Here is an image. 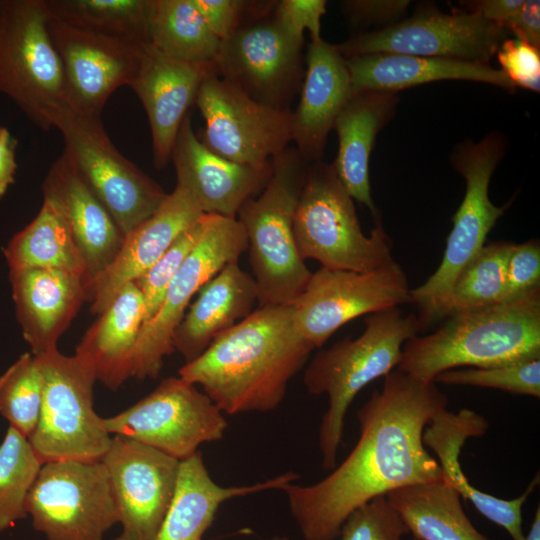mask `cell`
Here are the masks:
<instances>
[{"mask_svg":"<svg viewBox=\"0 0 540 540\" xmlns=\"http://www.w3.org/2000/svg\"><path fill=\"white\" fill-rule=\"evenodd\" d=\"M447 405L436 383L398 370L384 376L382 387L357 410L359 437L347 457L320 481L290 483L281 490L303 539L336 540L349 515L372 499L404 486L444 481L422 435Z\"/></svg>","mask_w":540,"mask_h":540,"instance_id":"obj_1","label":"cell"},{"mask_svg":"<svg viewBox=\"0 0 540 540\" xmlns=\"http://www.w3.org/2000/svg\"><path fill=\"white\" fill-rule=\"evenodd\" d=\"M314 349L297 331L292 305H266L218 335L178 373L224 414L265 413L281 404Z\"/></svg>","mask_w":540,"mask_h":540,"instance_id":"obj_2","label":"cell"},{"mask_svg":"<svg viewBox=\"0 0 540 540\" xmlns=\"http://www.w3.org/2000/svg\"><path fill=\"white\" fill-rule=\"evenodd\" d=\"M435 332L410 338L397 370L424 383L444 371L540 357V289L512 301L458 312Z\"/></svg>","mask_w":540,"mask_h":540,"instance_id":"obj_3","label":"cell"},{"mask_svg":"<svg viewBox=\"0 0 540 540\" xmlns=\"http://www.w3.org/2000/svg\"><path fill=\"white\" fill-rule=\"evenodd\" d=\"M357 338L346 337L319 350L305 368L310 394L327 395L328 407L318 429L322 467L332 470L343 439L345 417L356 395L369 383L397 367L404 344L421 331L417 314L400 307L365 316Z\"/></svg>","mask_w":540,"mask_h":540,"instance_id":"obj_4","label":"cell"},{"mask_svg":"<svg viewBox=\"0 0 540 540\" xmlns=\"http://www.w3.org/2000/svg\"><path fill=\"white\" fill-rule=\"evenodd\" d=\"M309 164L295 147L288 146L271 159V175L260 195L246 201L238 212L248 241L259 307L291 305L312 275L293 233Z\"/></svg>","mask_w":540,"mask_h":540,"instance_id":"obj_5","label":"cell"},{"mask_svg":"<svg viewBox=\"0 0 540 540\" xmlns=\"http://www.w3.org/2000/svg\"><path fill=\"white\" fill-rule=\"evenodd\" d=\"M366 236L353 198L332 163H310L293 221L297 250L303 260L314 259L332 270L368 272L392 261V241L380 215Z\"/></svg>","mask_w":540,"mask_h":540,"instance_id":"obj_6","label":"cell"},{"mask_svg":"<svg viewBox=\"0 0 540 540\" xmlns=\"http://www.w3.org/2000/svg\"><path fill=\"white\" fill-rule=\"evenodd\" d=\"M504 151V140L496 133L479 142H463L454 150L452 164L465 180V194L453 216V227L439 267L423 284L411 289L421 331L444 318L457 275L486 244L489 232L509 206V203L501 207L494 205L488 193L492 174Z\"/></svg>","mask_w":540,"mask_h":540,"instance_id":"obj_7","label":"cell"},{"mask_svg":"<svg viewBox=\"0 0 540 540\" xmlns=\"http://www.w3.org/2000/svg\"><path fill=\"white\" fill-rule=\"evenodd\" d=\"M49 15L45 0L0 1V92L45 130L67 105L63 66L48 31Z\"/></svg>","mask_w":540,"mask_h":540,"instance_id":"obj_8","label":"cell"},{"mask_svg":"<svg viewBox=\"0 0 540 540\" xmlns=\"http://www.w3.org/2000/svg\"><path fill=\"white\" fill-rule=\"evenodd\" d=\"M43 394L40 414L28 438L43 463L101 460L111 435L94 410L93 371L76 355L52 350L41 356Z\"/></svg>","mask_w":540,"mask_h":540,"instance_id":"obj_9","label":"cell"},{"mask_svg":"<svg viewBox=\"0 0 540 540\" xmlns=\"http://www.w3.org/2000/svg\"><path fill=\"white\" fill-rule=\"evenodd\" d=\"M52 127L61 132L64 151L123 236L165 200L167 193L162 187L113 145L101 117L84 115L64 105L54 115Z\"/></svg>","mask_w":540,"mask_h":540,"instance_id":"obj_10","label":"cell"},{"mask_svg":"<svg viewBox=\"0 0 540 540\" xmlns=\"http://www.w3.org/2000/svg\"><path fill=\"white\" fill-rule=\"evenodd\" d=\"M33 528L47 540H104L119 524L107 469L101 460L43 463L26 501Z\"/></svg>","mask_w":540,"mask_h":540,"instance_id":"obj_11","label":"cell"},{"mask_svg":"<svg viewBox=\"0 0 540 540\" xmlns=\"http://www.w3.org/2000/svg\"><path fill=\"white\" fill-rule=\"evenodd\" d=\"M102 421L110 435L133 439L178 461L204 443L221 440L228 427L211 399L179 376L164 379L137 403Z\"/></svg>","mask_w":540,"mask_h":540,"instance_id":"obj_12","label":"cell"},{"mask_svg":"<svg viewBox=\"0 0 540 540\" xmlns=\"http://www.w3.org/2000/svg\"><path fill=\"white\" fill-rule=\"evenodd\" d=\"M247 248L246 233L237 218L207 214L203 235L169 283L156 314L142 325L130 378L158 377L164 358L174 351L172 336L192 297L225 265L238 261Z\"/></svg>","mask_w":540,"mask_h":540,"instance_id":"obj_13","label":"cell"},{"mask_svg":"<svg viewBox=\"0 0 540 540\" xmlns=\"http://www.w3.org/2000/svg\"><path fill=\"white\" fill-rule=\"evenodd\" d=\"M195 104L205 122L198 139L233 162L269 169L292 141V110L263 105L216 73L203 80Z\"/></svg>","mask_w":540,"mask_h":540,"instance_id":"obj_14","label":"cell"},{"mask_svg":"<svg viewBox=\"0 0 540 540\" xmlns=\"http://www.w3.org/2000/svg\"><path fill=\"white\" fill-rule=\"evenodd\" d=\"M411 302L408 278L392 261L368 272L321 267L291 305L297 331L316 349L355 318Z\"/></svg>","mask_w":540,"mask_h":540,"instance_id":"obj_15","label":"cell"},{"mask_svg":"<svg viewBox=\"0 0 540 540\" xmlns=\"http://www.w3.org/2000/svg\"><path fill=\"white\" fill-rule=\"evenodd\" d=\"M303 46L272 12L220 42L216 73L263 105L291 110L305 74Z\"/></svg>","mask_w":540,"mask_h":540,"instance_id":"obj_16","label":"cell"},{"mask_svg":"<svg viewBox=\"0 0 540 540\" xmlns=\"http://www.w3.org/2000/svg\"><path fill=\"white\" fill-rule=\"evenodd\" d=\"M509 32L470 11L444 13L423 8L386 27L336 44L344 58L374 53L489 63Z\"/></svg>","mask_w":540,"mask_h":540,"instance_id":"obj_17","label":"cell"},{"mask_svg":"<svg viewBox=\"0 0 540 540\" xmlns=\"http://www.w3.org/2000/svg\"><path fill=\"white\" fill-rule=\"evenodd\" d=\"M101 461L121 526L114 540H154L175 493L180 461L120 435L111 438Z\"/></svg>","mask_w":540,"mask_h":540,"instance_id":"obj_18","label":"cell"},{"mask_svg":"<svg viewBox=\"0 0 540 540\" xmlns=\"http://www.w3.org/2000/svg\"><path fill=\"white\" fill-rule=\"evenodd\" d=\"M47 26L63 66L67 106L101 117L111 94L133 81L145 45L138 47L76 28L51 13Z\"/></svg>","mask_w":540,"mask_h":540,"instance_id":"obj_19","label":"cell"},{"mask_svg":"<svg viewBox=\"0 0 540 540\" xmlns=\"http://www.w3.org/2000/svg\"><path fill=\"white\" fill-rule=\"evenodd\" d=\"M211 73H216L214 62L180 61L150 44L143 47L138 71L129 87L146 111L156 168H164L170 162L182 121L203 80Z\"/></svg>","mask_w":540,"mask_h":540,"instance_id":"obj_20","label":"cell"},{"mask_svg":"<svg viewBox=\"0 0 540 540\" xmlns=\"http://www.w3.org/2000/svg\"><path fill=\"white\" fill-rule=\"evenodd\" d=\"M170 161L177 185L192 196L203 213L229 218H237L241 207L263 190L271 175V167L259 170L209 150L198 139L189 114L179 128Z\"/></svg>","mask_w":540,"mask_h":540,"instance_id":"obj_21","label":"cell"},{"mask_svg":"<svg viewBox=\"0 0 540 540\" xmlns=\"http://www.w3.org/2000/svg\"><path fill=\"white\" fill-rule=\"evenodd\" d=\"M42 190L43 198L57 206L70 230L85 263L90 291L114 261L124 236L65 151L52 164Z\"/></svg>","mask_w":540,"mask_h":540,"instance_id":"obj_22","label":"cell"},{"mask_svg":"<svg viewBox=\"0 0 540 540\" xmlns=\"http://www.w3.org/2000/svg\"><path fill=\"white\" fill-rule=\"evenodd\" d=\"M203 214L192 196L176 185L150 217L124 236L114 261L92 283L91 312L102 313L126 284L142 276Z\"/></svg>","mask_w":540,"mask_h":540,"instance_id":"obj_23","label":"cell"},{"mask_svg":"<svg viewBox=\"0 0 540 540\" xmlns=\"http://www.w3.org/2000/svg\"><path fill=\"white\" fill-rule=\"evenodd\" d=\"M488 427V421L471 409L463 408L454 413L446 408L425 427L422 441L437 456L444 482L460 497L469 500L485 518L505 529L512 540H525L522 507L538 486L539 473L521 495L506 500L474 487L460 466L459 457L465 442L471 437L484 435Z\"/></svg>","mask_w":540,"mask_h":540,"instance_id":"obj_24","label":"cell"},{"mask_svg":"<svg viewBox=\"0 0 540 540\" xmlns=\"http://www.w3.org/2000/svg\"><path fill=\"white\" fill-rule=\"evenodd\" d=\"M300 98L292 111V141L308 163L322 160L329 132L352 95L345 58L336 44L311 41L305 56Z\"/></svg>","mask_w":540,"mask_h":540,"instance_id":"obj_25","label":"cell"},{"mask_svg":"<svg viewBox=\"0 0 540 540\" xmlns=\"http://www.w3.org/2000/svg\"><path fill=\"white\" fill-rule=\"evenodd\" d=\"M12 298L22 335L31 353L41 356L57 342L88 300L86 279L66 271L31 268L9 273Z\"/></svg>","mask_w":540,"mask_h":540,"instance_id":"obj_26","label":"cell"},{"mask_svg":"<svg viewBox=\"0 0 540 540\" xmlns=\"http://www.w3.org/2000/svg\"><path fill=\"white\" fill-rule=\"evenodd\" d=\"M298 478V474L290 471L251 485L221 486L210 476L198 451L180 461L175 493L154 540H203L224 502L282 490Z\"/></svg>","mask_w":540,"mask_h":540,"instance_id":"obj_27","label":"cell"},{"mask_svg":"<svg viewBox=\"0 0 540 540\" xmlns=\"http://www.w3.org/2000/svg\"><path fill=\"white\" fill-rule=\"evenodd\" d=\"M258 287L238 261L225 265L198 292L172 336L186 363L201 355L221 333L254 311Z\"/></svg>","mask_w":540,"mask_h":540,"instance_id":"obj_28","label":"cell"},{"mask_svg":"<svg viewBox=\"0 0 540 540\" xmlns=\"http://www.w3.org/2000/svg\"><path fill=\"white\" fill-rule=\"evenodd\" d=\"M352 93L365 90L397 93L399 90L441 80L482 82L515 91V86L490 63L374 53L345 58Z\"/></svg>","mask_w":540,"mask_h":540,"instance_id":"obj_29","label":"cell"},{"mask_svg":"<svg viewBox=\"0 0 540 540\" xmlns=\"http://www.w3.org/2000/svg\"><path fill=\"white\" fill-rule=\"evenodd\" d=\"M398 101L394 92L352 93L333 125L339 143L332 163L337 176L351 197L365 205L374 218L380 214L371 196L370 155L377 134L393 117Z\"/></svg>","mask_w":540,"mask_h":540,"instance_id":"obj_30","label":"cell"},{"mask_svg":"<svg viewBox=\"0 0 540 540\" xmlns=\"http://www.w3.org/2000/svg\"><path fill=\"white\" fill-rule=\"evenodd\" d=\"M144 300L134 282L126 284L99 314L76 347L75 355L96 380L116 391L130 378V364L144 323Z\"/></svg>","mask_w":540,"mask_h":540,"instance_id":"obj_31","label":"cell"},{"mask_svg":"<svg viewBox=\"0 0 540 540\" xmlns=\"http://www.w3.org/2000/svg\"><path fill=\"white\" fill-rule=\"evenodd\" d=\"M417 540H491L467 517L461 497L446 482L404 486L386 495Z\"/></svg>","mask_w":540,"mask_h":540,"instance_id":"obj_32","label":"cell"},{"mask_svg":"<svg viewBox=\"0 0 540 540\" xmlns=\"http://www.w3.org/2000/svg\"><path fill=\"white\" fill-rule=\"evenodd\" d=\"M4 256L9 273L52 269L82 275L87 282L85 263L70 230L57 206L46 198L37 216L11 238Z\"/></svg>","mask_w":540,"mask_h":540,"instance_id":"obj_33","label":"cell"},{"mask_svg":"<svg viewBox=\"0 0 540 540\" xmlns=\"http://www.w3.org/2000/svg\"><path fill=\"white\" fill-rule=\"evenodd\" d=\"M49 12L82 30L142 47L149 44L153 0H45Z\"/></svg>","mask_w":540,"mask_h":540,"instance_id":"obj_34","label":"cell"},{"mask_svg":"<svg viewBox=\"0 0 540 540\" xmlns=\"http://www.w3.org/2000/svg\"><path fill=\"white\" fill-rule=\"evenodd\" d=\"M220 40L212 33L193 0H153L149 44L185 62H214Z\"/></svg>","mask_w":540,"mask_h":540,"instance_id":"obj_35","label":"cell"},{"mask_svg":"<svg viewBox=\"0 0 540 540\" xmlns=\"http://www.w3.org/2000/svg\"><path fill=\"white\" fill-rule=\"evenodd\" d=\"M510 242H490L463 267L451 287L444 318L504 302Z\"/></svg>","mask_w":540,"mask_h":540,"instance_id":"obj_36","label":"cell"},{"mask_svg":"<svg viewBox=\"0 0 540 540\" xmlns=\"http://www.w3.org/2000/svg\"><path fill=\"white\" fill-rule=\"evenodd\" d=\"M42 465L28 438L9 426L0 444V533L28 516L27 497Z\"/></svg>","mask_w":540,"mask_h":540,"instance_id":"obj_37","label":"cell"},{"mask_svg":"<svg viewBox=\"0 0 540 540\" xmlns=\"http://www.w3.org/2000/svg\"><path fill=\"white\" fill-rule=\"evenodd\" d=\"M42 394L40 360L26 352L0 376V414L29 438L38 422Z\"/></svg>","mask_w":540,"mask_h":540,"instance_id":"obj_38","label":"cell"},{"mask_svg":"<svg viewBox=\"0 0 540 540\" xmlns=\"http://www.w3.org/2000/svg\"><path fill=\"white\" fill-rule=\"evenodd\" d=\"M435 383L494 388L540 397V357L489 367L451 369L439 374Z\"/></svg>","mask_w":540,"mask_h":540,"instance_id":"obj_39","label":"cell"},{"mask_svg":"<svg viewBox=\"0 0 540 540\" xmlns=\"http://www.w3.org/2000/svg\"><path fill=\"white\" fill-rule=\"evenodd\" d=\"M206 225L207 214L204 213L195 223L180 233L161 257L134 281L144 300V323L158 311L169 283L197 245Z\"/></svg>","mask_w":540,"mask_h":540,"instance_id":"obj_40","label":"cell"},{"mask_svg":"<svg viewBox=\"0 0 540 540\" xmlns=\"http://www.w3.org/2000/svg\"><path fill=\"white\" fill-rule=\"evenodd\" d=\"M409 530L386 496L352 512L342 525L340 540H402Z\"/></svg>","mask_w":540,"mask_h":540,"instance_id":"obj_41","label":"cell"},{"mask_svg":"<svg viewBox=\"0 0 540 540\" xmlns=\"http://www.w3.org/2000/svg\"><path fill=\"white\" fill-rule=\"evenodd\" d=\"M212 33L224 40L239 29L271 14L277 1L193 0Z\"/></svg>","mask_w":540,"mask_h":540,"instance_id":"obj_42","label":"cell"},{"mask_svg":"<svg viewBox=\"0 0 540 540\" xmlns=\"http://www.w3.org/2000/svg\"><path fill=\"white\" fill-rule=\"evenodd\" d=\"M540 289L539 241L512 243L506 261L504 302Z\"/></svg>","mask_w":540,"mask_h":540,"instance_id":"obj_43","label":"cell"},{"mask_svg":"<svg viewBox=\"0 0 540 540\" xmlns=\"http://www.w3.org/2000/svg\"><path fill=\"white\" fill-rule=\"evenodd\" d=\"M497 59L501 71L513 83L524 89L540 90V50L518 38H507L499 46Z\"/></svg>","mask_w":540,"mask_h":540,"instance_id":"obj_44","label":"cell"},{"mask_svg":"<svg viewBox=\"0 0 540 540\" xmlns=\"http://www.w3.org/2000/svg\"><path fill=\"white\" fill-rule=\"evenodd\" d=\"M325 0H280L274 16L292 35L304 39L307 30L311 41L321 39V18L326 13Z\"/></svg>","mask_w":540,"mask_h":540,"instance_id":"obj_45","label":"cell"},{"mask_svg":"<svg viewBox=\"0 0 540 540\" xmlns=\"http://www.w3.org/2000/svg\"><path fill=\"white\" fill-rule=\"evenodd\" d=\"M409 5L407 0H348L341 9L351 23L386 27L398 22Z\"/></svg>","mask_w":540,"mask_h":540,"instance_id":"obj_46","label":"cell"},{"mask_svg":"<svg viewBox=\"0 0 540 540\" xmlns=\"http://www.w3.org/2000/svg\"><path fill=\"white\" fill-rule=\"evenodd\" d=\"M515 38L540 47V2L525 0L519 13L506 26Z\"/></svg>","mask_w":540,"mask_h":540,"instance_id":"obj_47","label":"cell"},{"mask_svg":"<svg viewBox=\"0 0 540 540\" xmlns=\"http://www.w3.org/2000/svg\"><path fill=\"white\" fill-rule=\"evenodd\" d=\"M525 0H478L464 1L467 11L480 15L487 21L506 29L510 21L519 13Z\"/></svg>","mask_w":540,"mask_h":540,"instance_id":"obj_48","label":"cell"},{"mask_svg":"<svg viewBox=\"0 0 540 540\" xmlns=\"http://www.w3.org/2000/svg\"><path fill=\"white\" fill-rule=\"evenodd\" d=\"M17 141L10 132L0 126V198L14 182L17 168L15 159Z\"/></svg>","mask_w":540,"mask_h":540,"instance_id":"obj_49","label":"cell"},{"mask_svg":"<svg viewBox=\"0 0 540 540\" xmlns=\"http://www.w3.org/2000/svg\"><path fill=\"white\" fill-rule=\"evenodd\" d=\"M525 540H540V508L536 509L534 519Z\"/></svg>","mask_w":540,"mask_h":540,"instance_id":"obj_50","label":"cell"},{"mask_svg":"<svg viewBox=\"0 0 540 540\" xmlns=\"http://www.w3.org/2000/svg\"><path fill=\"white\" fill-rule=\"evenodd\" d=\"M268 540H292V539H290L287 536H275V537H273L271 539H268Z\"/></svg>","mask_w":540,"mask_h":540,"instance_id":"obj_51","label":"cell"},{"mask_svg":"<svg viewBox=\"0 0 540 540\" xmlns=\"http://www.w3.org/2000/svg\"><path fill=\"white\" fill-rule=\"evenodd\" d=\"M413 540H417V539H413Z\"/></svg>","mask_w":540,"mask_h":540,"instance_id":"obj_52","label":"cell"}]
</instances>
